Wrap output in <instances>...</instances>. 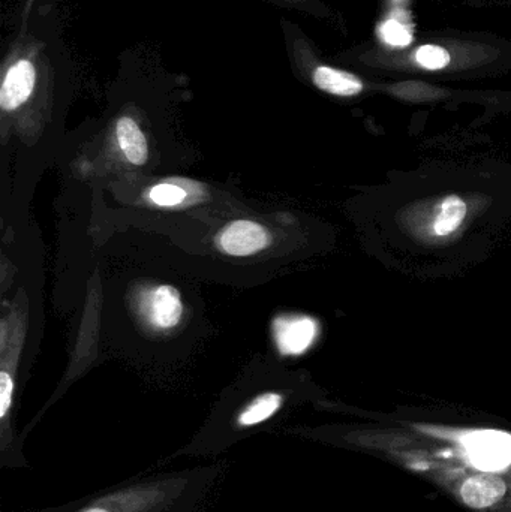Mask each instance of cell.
<instances>
[{
    "instance_id": "9",
    "label": "cell",
    "mask_w": 511,
    "mask_h": 512,
    "mask_svg": "<svg viewBox=\"0 0 511 512\" xmlns=\"http://www.w3.org/2000/svg\"><path fill=\"white\" fill-rule=\"evenodd\" d=\"M312 81L323 92L342 98H350L363 92V83L359 77L332 66H317L312 71Z\"/></svg>"
},
{
    "instance_id": "13",
    "label": "cell",
    "mask_w": 511,
    "mask_h": 512,
    "mask_svg": "<svg viewBox=\"0 0 511 512\" xmlns=\"http://www.w3.org/2000/svg\"><path fill=\"white\" fill-rule=\"evenodd\" d=\"M381 36L393 47H407L411 42V33L404 24L396 20L386 21L381 27Z\"/></svg>"
},
{
    "instance_id": "12",
    "label": "cell",
    "mask_w": 511,
    "mask_h": 512,
    "mask_svg": "<svg viewBox=\"0 0 511 512\" xmlns=\"http://www.w3.org/2000/svg\"><path fill=\"white\" fill-rule=\"evenodd\" d=\"M185 198L186 192L183 191L182 188L176 185H168V183L153 186L149 192V200L162 207L177 206V204L182 203Z\"/></svg>"
},
{
    "instance_id": "7",
    "label": "cell",
    "mask_w": 511,
    "mask_h": 512,
    "mask_svg": "<svg viewBox=\"0 0 511 512\" xmlns=\"http://www.w3.org/2000/svg\"><path fill=\"white\" fill-rule=\"evenodd\" d=\"M272 242L264 225L249 219H239L224 228L218 237V246L230 256H252L269 248Z\"/></svg>"
},
{
    "instance_id": "4",
    "label": "cell",
    "mask_w": 511,
    "mask_h": 512,
    "mask_svg": "<svg viewBox=\"0 0 511 512\" xmlns=\"http://www.w3.org/2000/svg\"><path fill=\"white\" fill-rule=\"evenodd\" d=\"M38 69L29 57H20L6 66L0 87V107L5 113L23 107L35 92Z\"/></svg>"
},
{
    "instance_id": "10",
    "label": "cell",
    "mask_w": 511,
    "mask_h": 512,
    "mask_svg": "<svg viewBox=\"0 0 511 512\" xmlns=\"http://www.w3.org/2000/svg\"><path fill=\"white\" fill-rule=\"evenodd\" d=\"M284 405V397L282 394L269 391V393L260 394V396L252 399L245 408L237 415V427H254L264 421L270 420L279 409Z\"/></svg>"
},
{
    "instance_id": "5",
    "label": "cell",
    "mask_w": 511,
    "mask_h": 512,
    "mask_svg": "<svg viewBox=\"0 0 511 512\" xmlns=\"http://www.w3.org/2000/svg\"><path fill=\"white\" fill-rule=\"evenodd\" d=\"M456 495L471 510H491L507 498L509 483L501 475L479 472L464 478L456 487Z\"/></svg>"
},
{
    "instance_id": "3",
    "label": "cell",
    "mask_w": 511,
    "mask_h": 512,
    "mask_svg": "<svg viewBox=\"0 0 511 512\" xmlns=\"http://www.w3.org/2000/svg\"><path fill=\"white\" fill-rule=\"evenodd\" d=\"M468 215V206L459 195H447L416 219V231L428 242H438L461 230Z\"/></svg>"
},
{
    "instance_id": "1",
    "label": "cell",
    "mask_w": 511,
    "mask_h": 512,
    "mask_svg": "<svg viewBox=\"0 0 511 512\" xmlns=\"http://www.w3.org/2000/svg\"><path fill=\"white\" fill-rule=\"evenodd\" d=\"M447 438L461 445L462 456L479 472L498 474L511 465V433L501 430H446Z\"/></svg>"
},
{
    "instance_id": "15",
    "label": "cell",
    "mask_w": 511,
    "mask_h": 512,
    "mask_svg": "<svg viewBox=\"0 0 511 512\" xmlns=\"http://www.w3.org/2000/svg\"><path fill=\"white\" fill-rule=\"evenodd\" d=\"M81 512H110L105 510L104 507H99V505H93V507L86 508V510H83Z\"/></svg>"
},
{
    "instance_id": "2",
    "label": "cell",
    "mask_w": 511,
    "mask_h": 512,
    "mask_svg": "<svg viewBox=\"0 0 511 512\" xmlns=\"http://www.w3.org/2000/svg\"><path fill=\"white\" fill-rule=\"evenodd\" d=\"M134 309L141 324L155 333H168L182 322L185 307L174 286L159 283L141 288L135 294Z\"/></svg>"
},
{
    "instance_id": "11",
    "label": "cell",
    "mask_w": 511,
    "mask_h": 512,
    "mask_svg": "<svg viewBox=\"0 0 511 512\" xmlns=\"http://www.w3.org/2000/svg\"><path fill=\"white\" fill-rule=\"evenodd\" d=\"M414 60L420 68L429 69V71H440V69L447 68L450 65L452 56L446 48L429 44L417 48Z\"/></svg>"
},
{
    "instance_id": "8",
    "label": "cell",
    "mask_w": 511,
    "mask_h": 512,
    "mask_svg": "<svg viewBox=\"0 0 511 512\" xmlns=\"http://www.w3.org/2000/svg\"><path fill=\"white\" fill-rule=\"evenodd\" d=\"M116 140L126 161L137 167L146 164L149 159V146H147L146 135L143 134L134 117L122 116L117 120Z\"/></svg>"
},
{
    "instance_id": "6",
    "label": "cell",
    "mask_w": 511,
    "mask_h": 512,
    "mask_svg": "<svg viewBox=\"0 0 511 512\" xmlns=\"http://www.w3.org/2000/svg\"><path fill=\"white\" fill-rule=\"evenodd\" d=\"M318 336V324L306 315L279 316L273 321V339L282 355L297 357L305 354Z\"/></svg>"
},
{
    "instance_id": "14",
    "label": "cell",
    "mask_w": 511,
    "mask_h": 512,
    "mask_svg": "<svg viewBox=\"0 0 511 512\" xmlns=\"http://www.w3.org/2000/svg\"><path fill=\"white\" fill-rule=\"evenodd\" d=\"M12 396H14V378L11 373L2 370L0 372V420L2 421L8 417L9 409L12 406Z\"/></svg>"
}]
</instances>
